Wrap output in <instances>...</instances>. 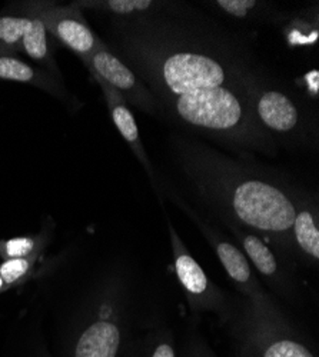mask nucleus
<instances>
[{
    "mask_svg": "<svg viewBox=\"0 0 319 357\" xmlns=\"http://www.w3.org/2000/svg\"><path fill=\"white\" fill-rule=\"evenodd\" d=\"M140 69L179 121L230 142L262 147L251 89L229 62L204 50L155 40L136 43Z\"/></svg>",
    "mask_w": 319,
    "mask_h": 357,
    "instance_id": "1",
    "label": "nucleus"
},
{
    "mask_svg": "<svg viewBox=\"0 0 319 357\" xmlns=\"http://www.w3.org/2000/svg\"><path fill=\"white\" fill-rule=\"evenodd\" d=\"M186 163L196 185L223 212L230 225L268 236L281 250L292 252L297 199L268 178L211 151H186Z\"/></svg>",
    "mask_w": 319,
    "mask_h": 357,
    "instance_id": "2",
    "label": "nucleus"
},
{
    "mask_svg": "<svg viewBox=\"0 0 319 357\" xmlns=\"http://www.w3.org/2000/svg\"><path fill=\"white\" fill-rule=\"evenodd\" d=\"M230 321L238 357H315L274 301L262 305L246 302Z\"/></svg>",
    "mask_w": 319,
    "mask_h": 357,
    "instance_id": "3",
    "label": "nucleus"
},
{
    "mask_svg": "<svg viewBox=\"0 0 319 357\" xmlns=\"http://www.w3.org/2000/svg\"><path fill=\"white\" fill-rule=\"evenodd\" d=\"M168 230L173 255V271L186 294L192 312L216 313L223 323L234 319L235 310L226 294L208 278L205 271L193 259L170 220H168Z\"/></svg>",
    "mask_w": 319,
    "mask_h": 357,
    "instance_id": "4",
    "label": "nucleus"
},
{
    "mask_svg": "<svg viewBox=\"0 0 319 357\" xmlns=\"http://www.w3.org/2000/svg\"><path fill=\"white\" fill-rule=\"evenodd\" d=\"M118 297L110 294L99 305L73 339L69 357H119L124 344V320Z\"/></svg>",
    "mask_w": 319,
    "mask_h": 357,
    "instance_id": "5",
    "label": "nucleus"
},
{
    "mask_svg": "<svg viewBox=\"0 0 319 357\" xmlns=\"http://www.w3.org/2000/svg\"><path fill=\"white\" fill-rule=\"evenodd\" d=\"M181 207L191 216L195 225L200 229L202 234L205 236V239L208 241L216 257L219 259L228 278L235 283V286L246 297L248 302L255 305H262V303L271 302L272 299L262 289V286H260L259 280L253 273L252 266L248 261L244 252L237 245L229 242L221 231H218L207 220L200 219L192 209H189L186 204L181 203Z\"/></svg>",
    "mask_w": 319,
    "mask_h": 357,
    "instance_id": "6",
    "label": "nucleus"
},
{
    "mask_svg": "<svg viewBox=\"0 0 319 357\" xmlns=\"http://www.w3.org/2000/svg\"><path fill=\"white\" fill-rule=\"evenodd\" d=\"M83 63L88 66L92 76L109 84L118 92L126 103L155 114L159 105L149 89L131 70L119 57H116L102 42L99 47Z\"/></svg>",
    "mask_w": 319,
    "mask_h": 357,
    "instance_id": "7",
    "label": "nucleus"
},
{
    "mask_svg": "<svg viewBox=\"0 0 319 357\" xmlns=\"http://www.w3.org/2000/svg\"><path fill=\"white\" fill-rule=\"evenodd\" d=\"M31 16L38 17L43 23L46 32L59 39L82 61H86L102 43L76 3L71 6L35 5Z\"/></svg>",
    "mask_w": 319,
    "mask_h": 357,
    "instance_id": "8",
    "label": "nucleus"
},
{
    "mask_svg": "<svg viewBox=\"0 0 319 357\" xmlns=\"http://www.w3.org/2000/svg\"><path fill=\"white\" fill-rule=\"evenodd\" d=\"M252 110L262 129L278 135L292 133L299 125V112L292 99L276 89H251Z\"/></svg>",
    "mask_w": 319,
    "mask_h": 357,
    "instance_id": "9",
    "label": "nucleus"
},
{
    "mask_svg": "<svg viewBox=\"0 0 319 357\" xmlns=\"http://www.w3.org/2000/svg\"><path fill=\"white\" fill-rule=\"evenodd\" d=\"M229 227L234 231L237 241L242 248L241 250L251 263L252 269L255 267L256 272L264 279H267L271 286L279 289L283 293H288L289 289H291V286H289V278L281 266L276 253L268 246L262 237L237 225L229 223Z\"/></svg>",
    "mask_w": 319,
    "mask_h": 357,
    "instance_id": "10",
    "label": "nucleus"
},
{
    "mask_svg": "<svg viewBox=\"0 0 319 357\" xmlns=\"http://www.w3.org/2000/svg\"><path fill=\"white\" fill-rule=\"evenodd\" d=\"M95 80L98 82V84L102 89L114 126L118 128L119 133L122 135L125 142L131 146V149L136 155L138 160L142 163V166L147 169L148 174L154 176L151 162L147 156V152H144V149H143V144H142V140L139 136V128L136 125L132 110L129 109V105L125 102V99L118 92H114L109 84H106L105 82H102L99 79H95Z\"/></svg>",
    "mask_w": 319,
    "mask_h": 357,
    "instance_id": "11",
    "label": "nucleus"
},
{
    "mask_svg": "<svg viewBox=\"0 0 319 357\" xmlns=\"http://www.w3.org/2000/svg\"><path fill=\"white\" fill-rule=\"evenodd\" d=\"M292 246L308 264L318 266L319 223L318 212L309 202L297 200V213L292 223Z\"/></svg>",
    "mask_w": 319,
    "mask_h": 357,
    "instance_id": "12",
    "label": "nucleus"
},
{
    "mask_svg": "<svg viewBox=\"0 0 319 357\" xmlns=\"http://www.w3.org/2000/svg\"><path fill=\"white\" fill-rule=\"evenodd\" d=\"M0 80L34 84L50 93H57V86H59L46 72H42L20 61L16 56L5 54H0Z\"/></svg>",
    "mask_w": 319,
    "mask_h": 357,
    "instance_id": "13",
    "label": "nucleus"
},
{
    "mask_svg": "<svg viewBox=\"0 0 319 357\" xmlns=\"http://www.w3.org/2000/svg\"><path fill=\"white\" fill-rule=\"evenodd\" d=\"M22 52L34 62L56 72V65L47 43V32L43 23L35 16H29V23L22 39Z\"/></svg>",
    "mask_w": 319,
    "mask_h": 357,
    "instance_id": "14",
    "label": "nucleus"
},
{
    "mask_svg": "<svg viewBox=\"0 0 319 357\" xmlns=\"http://www.w3.org/2000/svg\"><path fill=\"white\" fill-rule=\"evenodd\" d=\"M46 245L47 234L45 231L38 236H23L0 241V257H2V260H12L40 256Z\"/></svg>",
    "mask_w": 319,
    "mask_h": 357,
    "instance_id": "15",
    "label": "nucleus"
},
{
    "mask_svg": "<svg viewBox=\"0 0 319 357\" xmlns=\"http://www.w3.org/2000/svg\"><path fill=\"white\" fill-rule=\"evenodd\" d=\"M39 256L12 259L0 263V293H5L31 278L36 269Z\"/></svg>",
    "mask_w": 319,
    "mask_h": 357,
    "instance_id": "16",
    "label": "nucleus"
},
{
    "mask_svg": "<svg viewBox=\"0 0 319 357\" xmlns=\"http://www.w3.org/2000/svg\"><path fill=\"white\" fill-rule=\"evenodd\" d=\"M29 16H0V53L16 56L22 53V39Z\"/></svg>",
    "mask_w": 319,
    "mask_h": 357,
    "instance_id": "17",
    "label": "nucleus"
},
{
    "mask_svg": "<svg viewBox=\"0 0 319 357\" xmlns=\"http://www.w3.org/2000/svg\"><path fill=\"white\" fill-rule=\"evenodd\" d=\"M131 357H177V347L168 331H156L132 347Z\"/></svg>",
    "mask_w": 319,
    "mask_h": 357,
    "instance_id": "18",
    "label": "nucleus"
},
{
    "mask_svg": "<svg viewBox=\"0 0 319 357\" xmlns=\"http://www.w3.org/2000/svg\"><path fill=\"white\" fill-rule=\"evenodd\" d=\"M76 5L79 8L84 6L89 9L105 10L112 15H119V16L144 13L148 10H152L156 6V3L151 2V0H105V2H82Z\"/></svg>",
    "mask_w": 319,
    "mask_h": 357,
    "instance_id": "19",
    "label": "nucleus"
},
{
    "mask_svg": "<svg viewBox=\"0 0 319 357\" xmlns=\"http://www.w3.org/2000/svg\"><path fill=\"white\" fill-rule=\"evenodd\" d=\"M215 5L229 16L244 19L248 17L259 3L253 0H219Z\"/></svg>",
    "mask_w": 319,
    "mask_h": 357,
    "instance_id": "20",
    "label": "nucleus"
},
{
    "mask_svg": "<svg viewBox=\"0 0 319 357\" xmlns=\"http://www.w3.org/2000/svg\"><path fill=\"white\" fill-rule=\"evenodd\" d=\"M184 357H218L212 349L199 335H192L188 339Z\"/></svg>",
    "mask_w": 319,
    "mask_h": 357,
    "instance_id": "21",
    "label": "nucleus"
},
{
    "mask_svg": "<svg viewBox=\"0 0 319 357\" xmlns=\"http://www.w3.org/2000/svg\"><path fill=\"white\" fill-rule=\"evenodd\" d=\"M0 54H2V53H0Z\"/></svg>",
    "mask_w": 319,
    "mask_h": 357,
    "instance_id": "22",
    "label": "nucleus"
}]
</instances>
